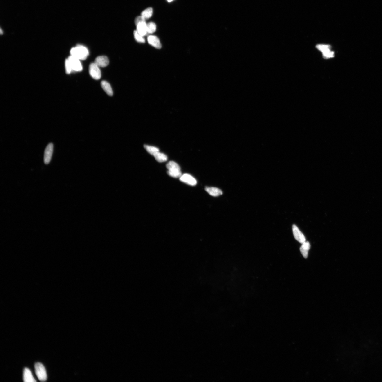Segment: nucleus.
<instances>
[{"instance_id": "9b49d317", "label": "nucleus", "mask_w": 382, "mask_h": 382, "mask_svg": "<svg viewBox=\"0 0 382 382\" xmlns=\"http://www.w3.org/2000/svg\"><path fill=\"white\" fill-rule=\"evenodd\" d=\"M205 190L210 195L212 196L217 197L222 194V192L221 190L216 187H206Z\"/></svg>"}, {"instance_id": "1a4fd4ad", "label": "nucleus", "mask_w": 382, "mask_h": 382, "mask_svg": "<svg viewBox=\"0 0 382 382\" xmlns=\"http://www.w3.org/2000/svg\"><path fill=\"white\" fill-rule=\"evenodd\" d=\"M94 63L98 67H105L108 66L109 63V61L107 56H101L96 58Z\"/></svg>"}, {"instance_id": "5701e85b", "label": "nucleus", "mask_w": 382, "mask_h": 382, "mask_svg": "<svg viewBox=\"0 0 382 382\" xmlns=\"http://www.w3.org/2000/svg\"><path fill=\"white\" fill-rule=\"evenodd\" d=\"M65 70H66V72L67 74H70V73L72 72V70L67 59L65 60Z\"/></svg>"}, {"instance_id": "dca6fc26", "label": "nucleus", "mask_w": 382, "mask_h": 382, "mask_svg": "<svg viewBox=\"0 0 382 382\" xmlns=\"http://www.w3.org/2000/svg\"><path fill=\"white\" fill-rule=\"evenodd\" d=\"M166 168L169 171H180V167L178 164L173 161H169L166 165Z\"/></svg>"}, {"instance_id": "f8f14e48", "label": "nucleus", "mask_w": 382, "mask_h": 382, "mask_svg": "<svg viewBox=\"0 0 382 382\" xmlns=\"http://www.w3.org/2000/svg\"><path fill=\"white\" fill-rule=\"evenodd\" d=\"M24 381L25 382H35L36 381L34 378L31 371L27 368H25L24 371Z\"/></svg>"}, {"instance_id": "f03ea898", "label": "nucleus", "mask_w": 382, "mask_h": 382, "mask_svg": "<svg viewBox=\"0 0 382 382\" xmlns=\"http://www.w3.org/2000/svg\"><path fill=\"white\" fill-rule=\"evenodd\" d=\"M35 373L39 380L42 381H46L47 375L45 367L40 363H35Z\"/></svg>"}, {"instance_id": "0eeeda50", "label": "nucleus", "mask_w": 382, "mask_h": 382, "mask_svg": "<svg viewBox=\"0 0 382 382\" xmlns=\"http://www.w3.org/2000/svg\"><path fill=\"white\" fill-rule=\"evenodd\" d=\"M179 179L183 182L191 186H195L197 183L196 179L188 174H185L182 175Z\"/></svg>"}, {"instance_id": "6ab92c4d", "label": "nucleus", "mask_w": 382, "mask_h": 382, "mask_svg": "<svg viewBox=\"0 0 382 382\" xmlns=\"http://www.w3.org/2000/svg\"><path fill=\"white\" fill-rule=\"evenodd\" d=\"M144 148L147 151L148 153L152 155H154V153L159 151V149L155 147V146L145 145L144 146Z\"/></svg>"}, {"instance_id": "2eb2a0df", "label": "nucleus", "mask_w": 382, "mask_h": 382, "mask_svg": "<svg viewBox=\"0 0 382 382\" xmlns=\"http://www.w3.org/2000/svg\"><path fill=\"white\" fill-rule=\"evenodd\" d=\"M153 156L155 160L159 163H163L168 160V157L165 154L159 151L154 154Z\"/></svg>"}, {"instance_id": "20e7f679", "label": "nucleus", "mask_w": 382, "mask_h": 382, "mask_svg": "<svg viewBox=\"0 0 382 382\" xmlns=\"http://www.w3.org/2000/svg\"><path fill=\"white\" fill-rule=\"evenodd\" d=\"M89 72L91 76L93 79L98 80L100 79L101 73L99 67L94 63L91 64L89 66Z\"/></svg>"}, {"instance_id": "9d476101", "label": "nucleus", "mask_w": 382, "mask_h": 382, "mask_svg": "<svg viewBox=\"0 0 382 382\" xmlns=\"http://www.w3.org/2000/svg\"><path fill=\"white\" fill-rule=\"evenodd\" d=\"M147 39L149 44L156 49L161 48V45L158 37L154 35H150L148 37Z\"/></svg>"}, {"instance_id": "412c9836", "label": "nucleus", "mask_w": 382, "mask_h": 382, "mask_svg": "<svg viewBox=\"0 0 382 382\" xmlns=\"http://www.w3.org/2000/svg\"><path fill=\"white\" fill-rule=\"evenodd\" d=\"M167 173L169 176L173 178H180L182 175L181 171H169L167 172Z\"/></svg>"}, {"instance_id": "b1692460", "label": "nucleus", "mask_w": 382, "mask_h": 382, "mask_svg": "<svg viewBox=\"0 0 382 382\" xmlns=\"http://www.w3.org/2000/svg\"><path fill=\"white\" fill-rule=\"evenodd\" d=\"M145 20H146L145 19H144V18L142 17V16H138L136 18L135 20V24L136 25V24H137L139 22H140L142 21H146Z\"/></svg>"}, {"instance_id": "ddd939ff", "label": "nucleus", "mask_w": 382, "mask_h": 382, "mask_svg": "<svg viewBox=\"0 0 382 382\" xmlns=\"http://www.w3.org/2000/svg\"><path fill=\"white\" fill-rule=\"evenodd\" d=\"M310 248V245L308 242H305L302 244L300 248V251L303 256L305 259H307L308 255V252Z\"/></svg>"}, {"instance_id": "f3484780", "label": "nucleus", "mask_w": 382, "mask_h": 382, "mask_svg": "<svg viewBox=\"0 0 382 382\" xmlns=\"http://www.w3.org/2000/svg\"><path fill=\"white\" fill-rule=\"evenodd\" d=\"M322 52L323 58L326 59H329L335 56V53L331 50V47L326 49Z\"/></svg>"}, {"instance_id": "f257e3e1", "label": "nucleus", "mask_w": 382, "mask_h": 382, "mask_svg": "<svg viewBox=\"0 0 382 382\" xmlns=\"http://www.w3.org/2000/svg\"><path fill=\"white\" fill-rule=\"evenodd\" d=\"M70 56L79 60H84L89 55V52L87 47L83 45H78L72 48L70 51Z\"/></svg>"}, {"instance_id": "4be33fe9", "label": "nucleus", "mask_w": 382, "mask_h": 382, "mask_svg": "<svg viewBox=\"0 0 382 382\" xmlns=\"http://www.w3.org/2000/svg\"><path fill=\"white\" fill-rule=\"evenodd\" d=\"M134 35L137 41L141 43L145 42V39L143 37L139 34L137 31H134Z\"/></svg>"}, {"instance_id": "aec40b11", "label": "nucleus", "mask_w": 382, "mask_h": 382, "mask_svg": "<svg viewBox=\"0 0 382 382\" xmlns=\"http://www.w3.org/2000/svg\"><path fill=\"white\" fill-rule=\"evenodd\" d=\"M148 34H152L155 32L156 29V24L154 23L151 22L147 24Z\"/></svg>"}, {"instance_id": "a211bd4d", "label": "nucleus", "mask_w": 382, "mask_h": 382, "mask_svg": "<svg viewBox=\"0 0 382 382\" xmlns=\"http://www.w3.org/2000/svg\"><path fill=\"white\" fill-rule=\"evenodd\" d=\"M153 10L151 7H149L146 9L142 12L141 16L145 20L148 19L152 16Z\"/></svg>"}, {"instance_id": "423d86ee", "label": "nucleus", "mask_w": 382, "mask_h": 382, "mask_svg": "<svg viewBox=\"0 0 382 382\" xmlns=\"http://www.w3.org/2000/svg\"><path fill=\"white\" fill-rule=\"evenodd\" d=\"M292 231L295 239L298 241L302 244L306 241V239L304 235L301 232L298 227L295 224L292 226Z\"/></svg>"}, {"instance_id": "7ed1b4c3", "label": "nucleus", "mask_w": 382, "mask_h": 382, "mask_svg": "<svg viewBox=\"0 0 382 382\" xmlns=\"http://www.w3.org/2000/svg\"><path fill=\"white\" fill-rule=\"evenodd\" d=\"M70 67L73 71L75 72H80L83 70V67L80 60L70 56L67 59Z\"/></svg>"}, {"instance_id": "39448f33", "label": "nucleus", "mask_w": 382, "mask_h": 382, "mask_svg": "<svg viewBox=\"0 0 382 382\" xmlns=\"http://www.w3.org/2000/svg\"><path fill=\"white\" fill-rule=\"evenodd\" d=\"M53 150H54V145L52 143L48 144L45 149L44 154V162L46 165L49 164L51 160Z\"/></svg>"}, {"instance_id": "393cba45", "label": "nucleus", "mask_w": 382, "mask_h": 382, "mask_svg": "<svg viewBox=\"0 0 382 382\" xmlns=\"http://www.w3.org/2000/svg\"><path fill=\"white\" fill-rule=\"evenodd\" d=\"M167 1H168L169 2H172V1H173V0H167Z\"/></svg>"}, {"instance_id": "4468645a", "label": "nucleus", "mask_w": 382, "mask_h": 382, "mask_svg": "<svg viewBox=\"0 0 382 382\" xmlns=\"http://www.w3.org/2000/svg\"><path fill=\"white\" fill-rule=\"evenodd\" d=\"M101 85L105 92L110 96L113 95V90L109 83L105 81H103L101 83Z\"/></svg>"}, {"instance_id": "6e6552de", "label": "nucleus", "mask_w": 382, "mask_h": 382, "mask_svg": "<svg viewBox=\"0 0 382 382\" xmlns=\"http://www.w3.org/2000/svg\"><path fill=\"white\" fill-rule=\"evenodd\" d=\"M136 26L137 27V31L138 32L139 34L141 35L143 37L145 36L148 34L147 24L146 23V21L139 22L136 25Z\"/></svg>"}]
</instances>
